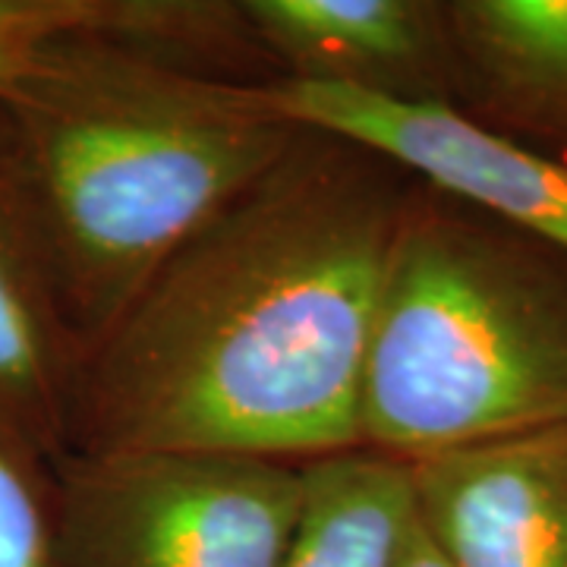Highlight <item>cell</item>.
Returning a JSON list of instances; mask_svg holds the SVG:
<instances>
[{"label":"cell","mask_w":567,"mask_h":567,"mask_svg":"<svg viewBox=\"0 0 567 567\" xmlns=\"http://www.w3.org/2000/svg\"><path fill=\"white\" fill-rule=\"evenodd\" d=\"M413 177L300 126L82 357L66 451L312 464L363 447V388Z\"/></svg>","instance_id":"cell-1"},{"label":"cell","mask_w":567,"mask_h":567,"mask_svg":"<svg viewBox=\"0 0 567 567\" xmlns=\"http://www.w3.org/2000/svg\"><path fill=\"white\" fill-rule=\"evenodd\" d=\"M297 133L262 85L111 35L66 41L0 99V183L80 363Z\"/></svg>","instance_id":"cell-2"},{"label":"cell","mask_w":567,"mask_h":567,"mask_svg":"<svg viewBox=\"0 0 567 567\" xmlns=\"http://www.w3.org/2000/svg\"><path fill=\"white\" fill-rule=\"evenodd\" d=\"M567 425V249L413 177L363 388L398 461Z\"/></svg>","instance_id":"cell-3"},{"label":"cell","mask_w":567,"mask_h":567,"mask_svg":"<svg viewBox=\"0 0 567 567\" xmlns=\"http://www.w3.org/2000/svg\"><path fill=\"white\" fill-rule=\"evenodd\" d=\"M306 464L212 451H70L51 464L54 567H281Z\"/></svg>","instance_id":"cell-4"},{"label":"cell","mask_w":567,"mask_h":567,"mask_svg":"<svg viewBox=\"0 0 567 567\" xmlns=\"http://www.w3.org/2000/svg\"><path fill=\"white\" fill-rule=\"evenodd\" d=\"M265 102L297 126L375 148L410 177L567 249V158L507 140L457 107L375 102L365 95L262 82Z\"/></svg>","instance_id":"cell-5"},{"label":"cell","mask_w":567,"mask_h":567,"mask_svg":"<svg viewBox=\"0 0 567 567\" xmlns=\"http://www.w3.org/2000/svg\"><path fill=\"white\" fill-rule=\"evenodd\" d=\"M275 80L457 107L447 0H240Z\"/></svg>","instance_id":"cell-6"},{"label":"cell","mask_w":567,"mask_h":567,"mask_svg":"<svg viewBox=\"0 0 567 567\" xmlns=\"http://www.w3.org/2000/svg\"><path fill=\"white\" fill-rule=\"evenodd\" d=\"M413 511L454 567H567V425L406 464Z\"/></svg>","instance_id":"cell-7"},{"label":"cell","mask_w":567,"mask_h":567,"mask_svg":"<svg viewBox=\"0 0 567 567\" xmlns=\"http://www.w3.org/2000/svg\"><path fill=\"white\" fill-rule=\"evenodd\" d=\"M82 35H111L224 80L262 73L240 0H0V99Z\"/></svg>","instance_id":"cell-8"},{"label":"cell","mask_w":567,"mask_h":567,"mask_svg":"<svg viewBox=\"0 0 567 567\" xmlns=\"http://www.w3.org/2000/svg\"><path fill=\"white\" fill-rule=\"evenodd\" d=\"M457 111L567 158V0H447Z\"/></svg>","instance_id":"cell-9"},{"label":"cell","mask_w":567,"mask_h":567,"mask_svg":"<svg viewBox=\"0 0 567 567\" xmlns=\"http://www.w3.org/2000/svg\"><path fill=\"white\" fill-rule=\"evenodd\" d=\"M80 353L63 331L17 208L0 183V423L48 464L66 451Z\"/></svg>","instance_id":"cell-10"},{"label":"cell","mask_w":567,"mask_h":567,"mask_svg":"<svg viewBox=\"0 0 567 567\" xmlns=\"http://www.w3.org/2000/svg\"><path fill=\"white\" fill-rule=\"evenodd\" d=\"M413 520L404 461L353 447L306 464V502L281 567H394Z\"/></svg>","instance_id":"cell-11"},{"label":"cell","mask_w":567,"mask_h":567,"mask_svg":"<svg viewBox=\"0 0 567 567\" xmlns=\"http://www.w3.org/2000/svg\"><path fill=\"white\" fill-rule=\"evenodd\" d=\"M0 567H54L51 464L0 423Z\"/></svg>","instance_id":"cell-12"},{"label":"cell","mask_w":567,"mask_h":567,"mask_svg":"<svg viewBox=\"0 0 567 567\" xmlns=\"http://www.w3.org/2000/svg\"><path fill=\"white\" fill-rule=\"evenodd\" d=\"M394 567H454L445 558V551L429 539L423 524L416 520V511H413V520H410L404 539H401V551H398Z\"/></svg>","instance_id":"cell-13"}]
</instances>
